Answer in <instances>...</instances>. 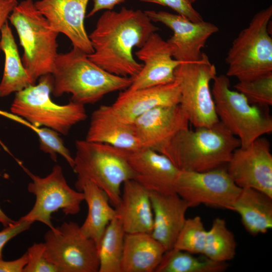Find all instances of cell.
I'll return each mask as SVG.
<instances>
[{"instance_id":"cell-6","label":"cell","mask_w":272,"mask_h":272,"mask_svg":"<svg viewBox=\"0 0 272 272\" xmlns=\"http://www.w3.org/2000/svg\"><path fill=\"white\" fill-rule=\"evenodd\" d=\"M53 84L52 74L41 76L37 84L15 93L10 110L36 126L66 135L74 125L87 118L85 105L72 100L64 105L54 103L51 98Z\"/></svg>"},{"instance_id":"cell-31","label":"cell","mask_w":272,"mask_h":272,"mask_svg":"<svg viewBox=\"0 0 272 272\" xmlns=\"http://www.w3.org/2000/svg\"><path fill=\"white\" fill-rule=\"evenodd\" d=\"M206 234L199 216L186 218L173 248L193 254H202Z\"/></svg>"},{"instance_id":"cell-18","label":"cell","mask_w":272,"mask_h":272,"mask_svg":"<svg viewBox=\"0 0 272 272\" xmlns=\"http://www.w3.org/2000/svg\"><path fill=\"white\" fill-rule=\"evenodd\" d=\"M127 161L133 179L149 191L175 192L174 183L179 170L165 155L150 149L130 151Z\"/></svg>"},{"instance_id":"cell-33","label":"cell","mask_w":272,"mask_h":272,"mask_svg":"<svg viewBox=\"0 0 272 272\" xmlns=\"http://www.w3.org/2000/svg\"><path fill=\"white\" fill-rule=\"evenodd\" d=\"M28 261L23 272H58L56 267L46 257L43 242L34 243L27 251Z\"/></svg>"},{"instance_id":"cell-20","label":"cell","mask_w":272,"mask_h":272,"mask_svg":"<svg viewBox=\"0 0 272 272\" xmlns=\"http://www.w3.org/2000/svg\"><path fill=\"white\" fill-rule=\"evenodd\" d=\"M85 140L129 151L141 148L133 122L123 118L111 105H101L93 112Z\"/></svg>"},{"instance_id":"cell-4","label":"cell","mask_w":272,"mask_h":272,"mask_svg":"<svg viewBox=\"0 0 272 272\" xmlns=\"http://www.w3.org/2000/svg\"><path fill=\"white\" fill-rule=\"evenodd\" d=\"M74 165L77 181L89 180L104 190L115 208L123 183L133 179L127 161L129 151L103 143L77 140Z\"/></svg>"},{"instance_id":"cell-16","label":"cell","mask_w":272,"mask_h":272,"mask_svg":"<svg viewBox=\"0 0 272 272\" xmlns=\"http://www.w3.org/2000/svg\"><path fill=\"white\" fill-rule=\"evenodd\" d=\"M189 123L179 104L155 108L133 121L141 148L159 153L179 131L189 127Z\"/></svg>"},{"instance_id":"cell-5","label":"cell","mask_w":272,"mask_h":272,"mask_svg":"<svg viewBox=\"0 0 272 272\" xmlns=\"http://www.w3.org/2000/svg\"><path fill=\"white\" fill-rule=\"evenodd\" d=\"M8 20L15 28L23 49V64L36 83L41 76L52 74L57 56L58 33L53 30L33 0L18 3Z\"/></svg>"},{"instance_id":"cell-36","label":"cell","mask_w":272,"mask_h":272,"mask_svg":"<svg viewBox=\"0 0 272 272\" xmlns=\"http://www.w3.org/2000/svg\"><path fill=\"white\" fill-rule=\"evenodd\" d=\"M28 261L27 252L22 256L11 261L0 259V272H23Z\"/></svg>"},{"instance_id":"cell-28","label":"cell","mask_w":272,"mask_h":272,"mask_svg":"<svg viewBox=\"0 0 272 272\" xmlns=\"http://www.w3.org/2000/svg\"><path fill=\"white\" fill-rule=\"evenodd\" d=\"M125 233L115 216L108 224L98 246L99 272H121Z\"/></svg>"},{"instance_id":"cell-7","label":"cell","mask_w":272,"mask_h":272,"mask_svg":"<svg viewBox=\"0 0 272 272\" xmlns=\"http://www.w3.org/2000/svg\"><path fill=\"white\" fill-rule=\"evenodd\" d=\"M271 16V6L261 10L234 40L226 57V76L241 81L272 73Z\"/></svg>"},{"instance_id":"cell-13","label":"cell","mask_w":272,"mask_h":272,"mask_svg":"<svg viewBox=\"0 0 272 272\" xmlns=\"http://www.w3.org/2000/svg\"><path fill=\"white\" fill-rule=\"evenodd\" d=\"M226 170L241 188H250L272 197V154L269 141L261 137L233 152Z\"/></svg>"},{"instance_id":"cell-37","label":"cell","mask_w":272,"mask_h":272,"mask_svg":"<svg viewBox=\"0 0 272 272\" xmlns=\"http://www.w3.org/2000/svg\"><path fill=\"white\" fill-rule=\"evenodd\" d=\"M18 4L17 0H0V39L3 27L8 20L10 14Z\"/></svg>"},{"instance_id":"cell-15","label":"cell","mask_w":272,"mask_h":272,"mask_svg":"<svg viewBox=\"0 0 272 272\" xmlns=\"http://www.w3.org/2000/svg\"><path fill=\"white\" fill-rule=\"evenodd\" d=\"M89 1L39 0L34 5L53 30L67 36L73 47L90 54L94 50L84 24Z\"/></svg>"},{"instance_id":"cell-23","label":"cell","mask_w":272,"mask_h":272,"mask_svg":"<svg viewBox=\"0 0 272 272\" xmlns=\"http://www.w3.org/2000/svg\"><path fill=\"white\" fill-rule=\"evenodd\" d=\"M166 251L151 234L125 233L121 272H155Z\"/></svg>"},{"instance_id":"cell-26","label":"cell","mask_w":272,"mask_h":272,"mask_svg":"<svg viewBox=\"0 0 272 272\" xmlns=\"http://www.w3.org/2000/svg\"><path fill=\"white\" fill-rule=\"evenodd\" d=\"M0 48L5 56L0 97H7L35 84L23 64L8 21L1 31Z\"/></svg>"},{"instance_id":"cell-32","label":"cell","mask_w":272,"mask_h":272,"mask_svg":"<svg viewBox=\"0 0 272 272\" xmlns=\"http://www.w3.org/2000/svg\"><path fill=\"white\" fill-rule=\"evenodd\" d=\"M234 88L252 104L262 107L272 105V73L252 80L239 81Z\"/></svg>"},{"instance_id":"cell-1","label":"cell","mask_w":272,"mask_h":272,"mask_svg":"<svg viewBox=\"0 0 272 272\" xmlns=\"http://www.w3.org/2000/svg\"><path fill=\"white\" fill-rule=\"evenodd\" d=\"M156 27L145 12L122 7L119 12L106 10L89 35L94 51L88 58L105 71L119 76L133 77L143 64L133 56Z\"/></svg>"},{"instance_id":"cell-3","label":"cell","mask_w":272,"mask_h":272,"mask_svg":"<svg viewBox=\"0 0 272 272\" xmlns=\"http://www.w3.org/2000/svg\"><path fill=\"white\" fill-rule=\"evenodd\" d=\"M52 75L54 96L71 94L72 101L84 105L94 104L108 93L125 90L132 83L131 77L105 71L76 47L58 53Z\"/></svg>"},{"instance_id":"cell-2","label":"cell","mask_w":272,"mask_h":272,"mask_svg":"<svg viewBox=\"0 0 272 272\" xmlns=\"http://www.w3.org/2000/svg\"><path fill=\"white\" fill-rule=\"evenodd\" d=\"M239 139L220 121L211 127L179 131L159 152L179 171L202 172L226 165Z\"/></svg>"},{"instance_id":"cell-21","label":"cell","mask_w":272,"mask_h":272,"mask_svg":"<svg viewBox=\"0 0 272 272\" xmlns=\"http://www.w3.org/2000/svg\"><path fill=\"white\" fill-rule=\"evenodd\" d=\"M150 196L154 217L151 234L166 250L170 249L184 224L190 206L175 192L150 191Z\"/></svg>"},{"instance_id":"cell-17","label":"cell","mask_w":272,"mask_h":272,"mask_svg":"<svg viewBox=\"0 0 272 272\" xmlns=\"http://www.w3.org/2000/svg\"><path fill=\"white\" fill-rule=\"evenodd\" d=\"M144 62L142 70L132 78L128 88L137 90L173 82L174 72L182 62L174 59L167 42L157 33L150 35L145 44L135 52Z\"/></svg>"},{"instance_id":"cell-22","label":"cell","mask_w":272,"mask_h":272,"mask_svg":"<svg viewBox=\"0 0 272 272\" xmlns=\"http://www.w3.org/2000/svg\"><path fill=\"white\" fill-rule=\"evenodd\" d=\"M122 186L120 202L115 209L125 233L151 234L154 217L150 191L133 179Z\"/></svg>"},{"instance_id":"cell-24","label":"cell","mask_w":272,"mask_h":272,"mask_svg":"<svg viewBox=\"0 0 272 272\" xmlns=\"http://www.w3.org/2000/svg\"><path fill=\"white\" fill-rule=\"evenodd\" d=\"M77 190L84 195L88 206V214L80 229L87 238L93 240L97 246L105 230L116 216L115 209L112 208L105 192L89 180L76 181Z\"/></svg>"},{"instance_id":"cell-14","label":"cell","mask_w":272,"mask_h":272,"mask_svg":"<svg viewBox=\"0 0 272 272\" xmlns=\"http://www.w3.org/2000/svg\"><path fill=\"white\" fill-rule=\"evenodd\" d=\"M144 12L152 22H160L172 30L173 35L167 42L173 57L182 62L198 60L207 40L219 31L217 26L204 20L194 22L180 15L167 12Z\"/></svg>"},{"instance_id":"cell-29","label":"cell","mask_w":272,"mask_h":272,"mask_svg":"<svg viewBox=\"0 0 272 272\" xmlns=\"http://www.w3.org/2000/svg\"><path fill=\"white\" fill-rule=\"evenodd\" d=\"M236 246L235 236L226 221L215 218L210 229L207 231L202 255L215 261L226 262L235 257Z\"/></svg>"},{"instance_id":"cell-19","label":"cell","mask_w":272,"mask_h":272,"mask_svg":"<svg viewBox=\"0 0 272 272\" xmlns=\"http://www.w3.org/2000/svg\"><path fill=\"white\" fill-rule=\"evenodd\" d=\"M180 90L176 80L166 84L137 90L126 89L121 91L111 105L126 120L135 118L155 108L179 105Z\"/></svg>"},{"instance_id":"cell-25","label":"cell","mask_w":272,"mask_h":272,"mask_svg":"<svg viewBox=\"0 0 272 272\" xmlns=\"http://www.w3.org/2000/svg\"><path fill=\"white\" fill-rule=\"evenodd\" d=\"M233 211L240 215L245 230L252 235L265 233L272 228V197L260 191L241 188Z\"/></svg>"},{"instance_id":"cell-12","label":"cell","mask_w":272,"mask_h":272,"mask_svg":"<svg viewBox=\"0 0 272 272\" xmlns=\"http://www.w3.org/2000/svg\"><path fill=\"white\" fill-rule=\"evenodd\" d=\"M241 190L223 167L202 172L179 170L174 183L175 192L190 207L204 204L233 211Z\"/></svg>"},{"instance_id":"cell-9","label":"cell","mask_w":272,"mask_h":272,"mask_svg":"<svg viewBox=\"0 0 272 272\" xmlns=\"http://www.w3.org/2000/svg\"><path fill=\"white\" fill-rule=\"evenodd\" d=\"M180 90L179 105L194 127H211L220 120L210 84L217 76L215 65L202 52L197 60L183 62L175 69Z\"/></svg>"},{"instance_id":"cell-38","label":"cell","mask_w":272,"mask_h":272,"mask_svg":"<svg viewBox=\"0 0 272 272\" xmlns=\"http://www.w3.org/2000/svg\"><path fill=\"white\" fill-rule=\"evenodd\" d=\"M125 0H93V7L87 17H90L102 10H112L114 7Z\"/></svg>"},{"instance_id":"cell-39","label":"cell","mask_w":272,"mask_h":272,"mask_svg":"<svg viewBox=\"0 0 272 272\" xmlns=\"http://www.w3.org/2000/svg\"><path fill=\"white\" fill-rule=\"evenodd\" d=\"M15 222V221L13 220L9 217L0 208V223L2 224L4 227L14 223Z\"/></svg>"},{"instance_id":"cell-27","label":"cell","mask_w":272,"mask_h":272,"mask_svg":"<svg viewBox=\"0 0 272 272\" xmlns=\"http://www.w3.org/2000/svg\"><path fill=\"white\" fill-rule=\"evenodd\" d=\"M228 266L226 262L212 260L202 254L197 257L172 248L165 252L155 272H222Z\"/></svg>"},{"instance_id":"cell-35","label":"cell","mask_w":272,"mask_h":272,"mask_svg":"<svg viewBox=\"0 0 272 272\" xmlns=\"http://www.w3.org/2000/svg\"><path fill=\"white\" fill-rule=\"evenodd\" d=\"M33 223L21 218L0 231V259H3V250L12 239L27 230Z\"/></svg>"},{"instance_id":"cell-30","label":"cell","mask_w":272,"mask_h":272,"mask_svg":"<svg viewBox=\"0 0 272 272\" xmlns=\"http://www.w3.org/2000/svg\"><path fill=\"white\" fill-rule=\"evenodd\" d=\"M0 114L30 128L37 135L41 151L48 154L54 162L57 160V155L61 156L73 168L74 165V157L65 147L58 132L49 128L36 126L12 113L0 110Z\"/></svg>"},{"instance_id":"cell-10","label":"cell","mask_w":272,"mask_h":272,"mask_svg":"<svg viewBox=\"0 0 272 272\" xmlns=\"http://www.w3.org/2000/svg\"><path fill=\"white\" fill-rule=\"evenodd\" d=\"M44 239L46 257L58 272H99L98 246L77 223L64 222L50 228Z\"/></svg>"},{"instance_id":"cell-34","label":"cell","mask_w":272,"mask_h":272,"mask_svg":"<svg viewBox=\"0 0 272 272\" xmlns=\"http://www.w3.org/2000/svg\"><path fill=\"white\" fill-rule=\"evenodd\" d=\"M142 2L151 3L168 7L192 22L203 21L202 17L193 7L196 0H140Z\"/></svg>"},{"instance_id":"cell-8","label":"cell","mask_w":272,"mask_h":272,"mask_svg":"<svg viewBox=\"0 0 272 272\" xmlns=\"http://www.w3.org/2000/svg\"><path fill=\"white\" fill-rule=\"evenodd\" d=\"M212 93L219 120L245 147L272 131V119L262 106L252 104L241 93L230 89L226 75L216 76Z\"/></svg>"},{"instance_id":"cell-11","label":"cell","mask_w":272,"mask_h":272,"mask_svg":"<svg viewBox=\"0 0 272 272\" xmlns=\"http://www.w3.org/2000/svg\"><path fill=\"white\" fill-rule=\"evenodd\" d=\"M22 167L32 180L27 189L36 199L31 210L21 218L41 222L50 229L54 227L51 222L53 213L60 210L66 215H75L80 212L84 193L70 186L60 166L54 165L51 172L43 177Z\"/></svg>"}]
</instances>
